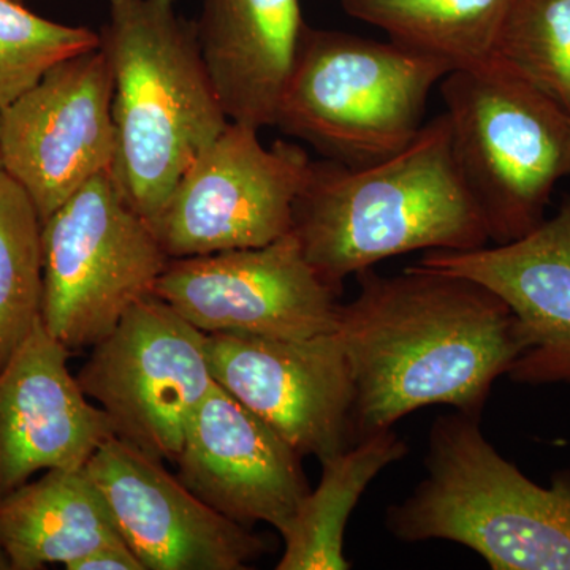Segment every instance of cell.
<instances>
[{
  "mask_svg": "<svg viewBox=\"0 0 570 570\" xmlns=\"http://www.w3.org/2000/svg\"><path fill=\"white\" fill-rule=\"evenodd\" d=\"M355 276L358 295L340 305L335 332L354 382V442L434 404L482 415L524 351L510 307L478 281L417 264Z\"/></svg>",
  "mask_w": 570,
  "mask_h": 570,
  "instance_id": "6da1fadb",
  "label": "cell"
},
{
  "mask_svg": "<svg viewBox=\"0 0 570 570\" xmlns=\"http://www.w3.org/2000/svg\"><path fill=\"white\" fill-rule=\"evenodd\" d=\"M292 232L318 276L337 291L346 277L396 255L490 243L453 156L448 112L376 164L313 163Z\"/></svg>",
  "mask_w": 570,
  "mask_h": 570,
  "instance_id": "7a4b0ae2",
  "label": "cell"
},
{
  "mask_svg": "<svg viewBox=\"0 0 570 570\" xmlns=\"http://www.w3.org/2000/svg\"><path fill=\"white\" fill-rule=\"evenodd\" d=\"M112 73L116 183L151 225L190 165L227 126L175 0H108L100 32Z\"/></svg>",
  "mask_w": 570,
  "mask_h": 570,
  "instance_id": "3957f363",
  "label": "cell"
},
{
  "mask_svg": "<svg viewBox=\"0 0 570 570\" xmlns=\"http://www.w3.org/2000/svg\"><path fill=\"white\" fill-rule=\"evenodd\" d=\"M480 417L434 420L425 479L390 505L387 530L403 542L461 543L493 570H570V472L532 482L487 441Z\"/></svg>",
  "mask_w": 570,
  "mask_h": 570,
  "instance_id": "277c9868",
  "label": "cell"
},
{
  "mask_svg": "<svg viewBox=\"0 0 570 570\" xmlns=\"http://www.w3.org/2000/svg\"><path fill=\"white\" fill-rule=\"evenodd\" d=\"M449 71L392 40L306 26L276 126L333 163L376 164L417 137L430 94Z\"/></svg>",
  "mask_w": 570,
  "mask_h": 570,
  "instance_id": "5b68a950",
  "label": "cell"
},
{
  "mask_svg": "<svg viewBox=\"0 0 570 570\" xmlns=\"http://www.w3.org/2000/svg\"><path fill=\"white\" fill-rule=\"evenodd\" d=\"M439 86L453 156L490 242L530 234L546 220L557 184L570 176V116L491 59L449 71Z\"/></svg>",
  "mask_w": 570,
  "mask_h": 570,
  "instance_id": "8992f818",
  "label": "cell"
},
{
  "mask_svg": "<svg viewBox=\"0 0 570 570\" xmlns=\"http://www.w3.org/2000/svg\"><path fill=\"white\" fill-rule=\"evenodd\" d=\"M41 321L71 354L96 346L146 296L171 261L127 204L111 171L96 176L41 224Z\"/></svg>",
  "mask_w": 570,
  "mask_h": 570,
  "instance_id": "52a82bcc",
  "label": "cell"
},
{
  "mask_svg": "<svg viewBox=\"0 0 570 570\" xmlns=\"http://www.w3.org/2000/svg\"><path fill=\"white\" fill-rule=\"evenodd\" d=\"M206 343V333L149 295L92 346L77 381L116 438L175 463L195 412L216 385Z\"/></svg>",
  "mask_w": 570,
  "mask_h": 570,
  "instance_id": "ba28073f",
  "label": "cell"
},
{
  "mask_svg": "<svg viewBox=\"0 0 570 570\" xmlns=\"http://www.w3.org/2000/svg\"><path fill=\"white\" fill-rule=\"evenodd\" d=\"M311 165L302 146L266 148L257 129L230 121L175 187L154 234L170 258L269 245L294 228Z\"/></svg>",
  "mask_w": 570,
  "mask_h": 570,
  "instance_id": "9c48e42d",
  "label": "cell"
},
{
  "mask_svg": "<svg viewBox=\"0 0 570 570\" xmlns=\"http://www.w3.org/2000/svg\"><path fill=\"white\" fill-rule=\"evenodd\" d=\"M110 59L100 43L56 63L0 110V163L41 224L96 176L115 168Z\"/></svg>",
  "mask_w": 570,
  "mask_h": 570,
  "instance_id": "30bf717a",
  "label": "cell"
},
{
  "mask_svg": "<svg viewBox=\"0 0 570 570\" xmlns=\"http://www.w3.org/2000/svg\"><path fill=\"white\" fill-rule=\"evenodd\" d=\"M340 294L294 232L262 247L171 258L153 292L206 335L279 340L336 332Z\"/></svg>",
  "mask_w": 570,
  "mask_h": 570,
  "instance_id": "8fae6325",
  "label": "cell"
},
{
  "mask_svg": "<svg viewBox=\"0 0 570 570\" xmlns=\"http://www.w3.org/2000/svg\"><path fill=\"white\" fill-rule=\"evenodd\" d=\"M217 385L273 428L302 456L330 459L354 445V382L336 333L279 340L208 335Z\"/></svg>",
  "mask_w": 570,
  "mask_h": 570,
  "instance_id": "7c38bea8",
  "label": "cell"
},
{
  "mask_svg": "<svg viewBox=\"0 0 570 570\" xmlns=\"http://www.w3.org/2000/svg\"><path fill=\"white\" fill-rule=\"evenodd\" d=\"M164 461L111 436L86 472L145 570H245L268 551L249 527L214 510Z\"/></svg>",
  "mask_w": 570,
  "mask_h": 570,
  "instance_id": "4fadbf2b",
  "label": "cell"
},
{
  "mask_svg": "<svg viewBox=\"0 0 570 570\" xmlns=\"http://www.w3.org/2000/svg\"><path fill=\"white\" fill-rule=\"evenodd\" d=\"M303 456L272 426L214 385L187 428L176 478L236 523L283 532L309 493Z\"/></svg>",
  "mask_w": 570,
  "mask_h": 570,
  "instance_id": "5bb4252c",
  "label": "cell"
},
{
  "mask_svg": "<svg viewBox=\"0 0 570 570\" xmlns=\"http://www.w3.org/2000/svg\"><path fill=\"white\" fill-rule=\"evenodd\" d=\"M70 355L40 321L0 371V501L41 471L85 468L115 436L70 373Z\"/></svg>",
  "mask_w": 570,
  "mask_h": 570,
  "instance_id": "9a60e30c",
  "label": "cell"
},
{
  "mask_svg": "<svg viewBox=\"0 0 570 570\" xmlns=\"http://www.w3.org/2000/svg\"><path fill=\"white\" fill-rule=\"evenodd\" d=\"M417 265L478 281L510 307L524 341L512 381L570 384V198L515 242L428 250Z\"/></svg>",
  "mask_w": 570,
  "mask_h": 570,
  "instance_id": "2e32d148",
  "label": "cell"
},
{
  "mask_svg": "<svg viewBox=\"0 0 570 570\" xmlns=\"http://www.w3.org/2000/svg\"><path fill=\"white\" fill-rule=\"evenodd\" d=\"M194 26L228 121L276 126L306 28L299 0H205Z\"/></svg>",
  "mask_w": 570,
  "mask_h": 570,
  "instance_id": "e0dca14e",
  "label": "cell"
},
{
  "mask_svg": "<svg viewBox=\"0 0 570 570\" xmlns=\"http://www.w3.org/2000/svg\"><path fill=\"white\" fill-rule=\"evenodd\" d=\"M124 540L85 468L51 469L0 501V550L10 570L80 560Z\"/></svg>",
  "mask_w": 570,
  "mask_h": 570,
  "instance_id": "ac0fdd59",
  "label": "cell"
},
{
  "mask_svg": "<svg viewBox=\"0 0 570 570\" xmlns=\"http://www.w3.org/2000/svg\"><path fill=\"white\" fill-rule=\"evenodd\" d=\"M407 453V442L389 428L367 434L351 448L321 461L317 489L303 498L294 519L281 532L284 553L276 569H351V561L344 554L348 517L367 485Z\"/></svg>",
  "mask_w": 570,
  "mask_h": 570,
  "instance_id": "d6986e66",
  "label": "cell"
},
{
  "mask_svg": "<svg viewBox=\"0 0 570 570\" xmlns=\"http://www.w3.org/2000/svg\"><path fill=\"white\" fill-rule=\"evenodd\" d=\"M512 0H341L355 20L389 39L448 62L452 70L489 61Z\"/></svg>",
  "mask_w": 570,
  "mask_h": 570,
  "instance_id": "ffe728a7",
  "label": "cell"
},
{
  "mask_svg": "<svg viewBox=\"0 0 570 570\" xmlns=\"http://www.w3.org/2000/svg\"><path fill=\"white\" fill-rule=\"evenodd\" d=\"M41 220L20 184L0 170V371L41 321Z\"/></svg>",
  "mask_w": 570,
  "mask_h": 570,
  "instance_id": "44dd1931",
  "label": "cell"
},
{
  "mask_svg": "<svg viewBox=\"0 0 570 570\" xmlns=\"http://www.w3.org/2000/svg\"><path fill=\"white\" fill-rule=\"evenodd\" d=\"M490 59L570 116V0H512Z\"/></svg>",
  "mask_w": 570,
  "mask_h": 570,
  "instance_id": "7402d4cb",
  "label": "cell"
},
{
  "mask_svg": "<svg viewBox=\"0 0 570 570\" xmlns=\"http://www.w3.org/2000/svg\"><path fill=\"white\" fill-rule=\"evenodd\" d=\"M100 33L47 20L20 0H0V110L31 89L56 63L96 50Z\"/></svg>",
  "mask_w": 570,
  "mask_h": 570,
  "instance_id": "603a6c76",
  "label": "cell"
},
{
  "mask_svg": "<svg viewBox=\"0 0 570 570\" xmlns=\"http://www.w3.org/2000/svg\"><path fill=\"white\" fill-rule=\"evenodd\" d=\"M67 570H145L124 540L107 543L80 560L71 562Z\"/></svg>",
  "mask_w": 570,
  "mask_h": 570,
  "instance_id": "cb8c5ba5",
  "label": "cell"
},
{
  "mask_svg": "<svg viewBox=\"0 0 570 570\" xmlns=\"http://www.w3.org/2000/svg\"><path fill=\"white\" fill-rule=\"evenodd\" d=\"M0 570H10L9 561L3 557L2 550H0Z\"/></svg>",
  "mask_w": 570,
  "mask_h": 570,
  "instance_id": "d4e9b609",
  "label": "cell"
},
{
  "mask_svg": "<svg viewBox=\"0 0 570 570\" xmlns=\"http://www.w3.org/2000/svg\"><path fill=\"white\" fill-rule=\"evenodd\" d=\"M0 170H2V163H0Z\"/></svg>",
  "mask_w": 570,
  "mask_h": 570,
  "instance_id": "484cf974",
  "label": "cell"
},
{
  "mask_svg": "<svg viewBox=\"0 0 570 570\" xmlns=\"http://www.w3.org/2000/svg\"><path fill=\"white\" fill-rule=\"evenodd\" d=\"M20 2H24V0H20Z\"/></svg>",
  "mask_w": 570,
  "mask_h": 570,
  "instance_id": "4316f807",
  "label": "cell"
}]
</instances>
